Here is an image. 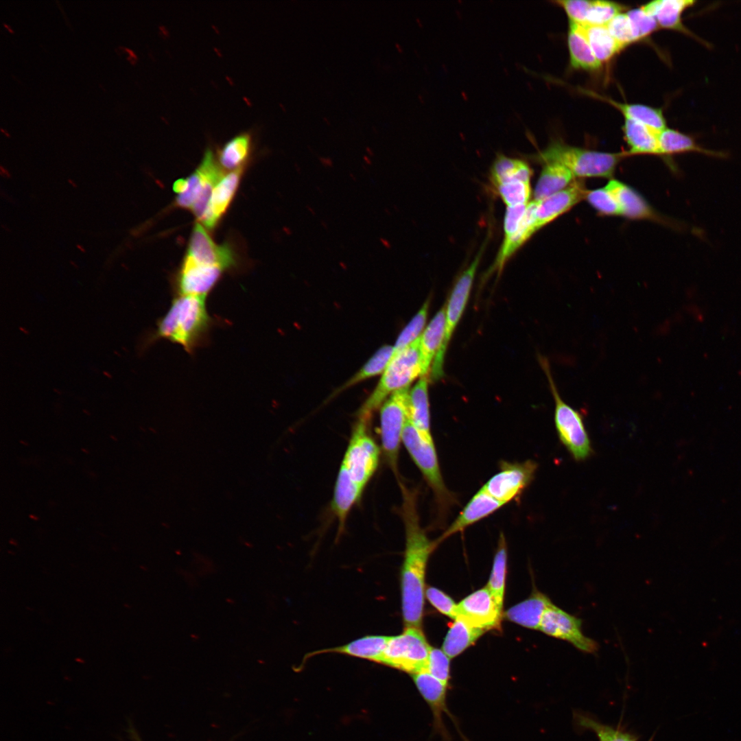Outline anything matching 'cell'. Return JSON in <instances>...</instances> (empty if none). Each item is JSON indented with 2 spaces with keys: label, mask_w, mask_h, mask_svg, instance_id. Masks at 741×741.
<instances>
[{
  "label": "cell",
  "mask_w": 741,
  "mask_h": 741,
  "mask_svg": "<svg viewBox=\"0 0 741 741\" xmlns=\"http://www.w3.org/2000/svg\"><path fill=\"white\" fill-rule=\"evenodd\" d=\"M484 632L458 615L446 635L442 650L450 659L454 658L475 642Z\"/></svg>",
  "instance_id": "1f68e13d"
},
{
  "label": "cell",
  "mask_w": 741,
  "mask_h": 741,
  "mask_svg": "<svg viewBox=\"0 0 741 741\" xmlns=\"http://www.w3.org/2000/svg\"><path fill=\"white\" fill-rule=\"evenodd\" d=\"M630 154H659L658 135L648 126L624 118L622 127Z\"/></svg>",
  "instance_id": "d6a6232c"
},
{
  "label": "cell",
  "mask_w": 741,
  "mask_h": 741,
  "mask_svg": "<svg viewBox=\"0 0 741 741\" xmlns=\"http://www.w3.org/2000/svg\"><path fill=\"white\" fill-rule=\"evenodd\" d=\"M430 301V300L428 298L401 331L393 346V354L401 351L421 336L420 335L426 323Z\"/></svg>",
  "instance_id": "ab89813d"
},
{
  "label": "cell",
  "mask_w": 741,
  "mask_h": 741,
  "mask_svg": "<svg viewBox=\"0 0 741 741\" xmlns=\"http://www.w3.org/2000/svg\"><path fill=\"white\" fill-rule=\"evenodd\" d=\"M394 353V347L385 345L378 349L368 362L350 379L343 384L335 393L337 395L364 379L384 372Z\"/></svg>",
  "instance_id": "74e56055"
},
{
  "label": "cell",
  "mask_w": 741,
  "mask_h": 741,
  "mask_svg": "<svg viewBox=\"0 0 741 741\" xmlns=\"http://www.w3.org/2000/svg\"><path fill=\"white\" fill-rule=\"evenodd\" d=\"M532 171L522 160L497 154L490 170V180L494 187L500 184L522 181L530 183Z\"/></svg>",
  "instance_id": "e575fe53"
},
{
  "label": "cell",
  "mask_w": 741,
  "mask_h": 741,
  "mask_svg": "<svg viewBox=\"0 0 741 741\" xmlns=\"http://www.w3.org/2000/svg\"><path fill=\"white\" fill-rule=\"evenodd\" d=\"M252 149L250 132H242L226 142L217 152V159L222 169L235 170L244 167Z\"/></svg>",
  "instance_id": "836d02e7"
},
{
  "label": "cell",
  "mask_w": 741,
  "mask_h": 741,
  "mask_svg": "<svg viewBox=\"0 0 741 741\" xmlns=\"http://www.w3.org/2000/svg\"><path fill=\"white\" fill-rule=\"evenodd\" d=\"M567 45L572 67L587 71L601 68L602 64L596 57L580 25L569 21Z\"/></svg>",
  "instance_id": "83f0119b"
},
{
  "label": "cell",
  "mask_w": 741,
  "mask_h": 741,
  "mask_svg": "<svg viewBox=\"0 0 741 741\" xmlns=\"http://www.w3.org/2000/svg\"><path fill=\"white\" fill-rule=\"evenodd\" d=\"M187 255L199 263L219 267L223 270L237 266L236 256L231 246L215 243L199 222L193 228Z\"/></svg>",
  "instance_id": "5bb4252c"
},
{
  "label": "cell",
  "mask_w": 741,
  "mask_h": 741,
  "mask_svg": "<svg viewBox=\"0 0 741 741\" xmlns=\"http://www.w3.org/2000/svg\"><path fill=\"white\" fill-rule=\"evenodd\" d=\"M0 169H1L0 174H1V175L2 176H4L5 178H10L11 177V175L9 173V172L6 169H5L3 166H1Z\"/></svg>",
  "instance_id": "db71d44e"
},
{
  "label": "cell",
  "mask_w": 741,
  "mask_h": 741,
  "mask_svg": "<svg viewBox=\"0 0 741 741\" xmlns=\"http://www.w3.org/2000/svg\"><path fill=\"white\" fill-rule=\"evenodd\" d=\"M72 181H73V180H69V183H71V185H73V186L74 187H76V185H75V184H74V183H73V182H72Z\"/></svg>",
  "instance_id": "6125c7cd"
},
{
  "label": "cell",
  "mask_w": 741,
  "mask_h": 741,
  "mask_svg": "<svg viewBox=\"0 0 741 741\" xmlns=\"http://www.w3.org/2000/svg\"><path fill=\"white\" fill-rule=\"evenodd\" d=\"M574 719L578 725L584 729L593 731L599 741H635L632 735L610 726L603 725L599 721L583 714H574Z\"/></svg>",
  "instance_id": "f35d334b"
},
{
  "label": "cell",
  "mask_w": 741,
  "mask_h": 741,
  "mask_svg": "<svg viewBox=\"0 0 741 741\" xmlns=\"http://www.w3.org/2000/svg\"><path fill=\"white\" fill-rule=\"evenodd\" d=\"M622 154L608 153L569 145L554 141L540 152L542 163L554 162L567 168L574 177H611L622 157Z\"/></svg>",
  "instance_id": "277c9868"
},
{
  "label": "cell",
  "mask_w": 741,
  "mask_h": 741,
  "mask_svg": "<svg viewBox=\"0 0 741 741\" xmlns=\"http://www.w3.org/2000/svg\"><path fill=\"white\" fill-rule=\"evenodd\" d=\"M10 543H11L12 544H13V545H16V541H14V540H13V539H11V540L10 541Z\"/></svg>",
  "instance_id": "be15d7a7"
},
{
  "label": "cell",
  "mask_w": 741,
  "mask_h": 741,
  "mask_svg": "<svg viewBox=\"0 0 741 741\" xmlns=\"http://www.w3.org/2000/svg\"><path fill=\"white\" fill-rule=\"evenodd\" d=\"M412 675L417 689L433 711L435 728L446 737L442 714L445 713L449 716L446 705L447 686L427 671H422Z\"/></svg>",
  "instance_id": "603a6c76"
},
{
  "label": "cell",
  "mask_w": 741,
  "mask_h": 741,
  "mask_svg": "<svg viewBox=\"0 0 741 741\" xmlns=\"http://www.w3.org/2000/svg\"><path fill=\"white\" fill-rule=\"evenodd\" d=\"M187 179L188 182L187 189L177 196L175 205L180 208L191 209L202 191L204 178L196 169Z\"/></svg>",
  "instance_id": "7dc6e473"
},
{
  "label": "cell",
  "mask_w": 741,
  "mask_h": 741,
  "mask_svg": "<svg viewBox=\"0 0 741 741\" xmlns=\"http://www.w3.org/2000/svg\"><path fill=\"white\" fill-rule=\"evenodd\" d=\"M613 37L624 48L636 42L626 12H620L607 25Z\"/></svg>",
  "instance_id": "bcb514c9"
},
{
  "label": "cell",
  "mask_w": 741,
  "mask_h": 741,
  "mask_svg": "<svg viewBox=\"0 0 741 741\" xmlns=\"http://www.w3.org/2000/svg\"><path fill=\"white\" fill-rule=\"evenodd\" d=\"M446 305L434 316L421 336V377H427L431 364L439 351L445 333Z\"/></svg>",
  "instance_id": "484cf974"
},
{
  "label": "cell",
  "mask_w": 741,
  "mask_h": 741,
  "mask_svg": "<svg viewBox=\"0 0 741 741\" xmlns=\"http://www.w3.org/2000/svg\"><path fill=\"white\" fill-rule=\"evenodd\" d=\"M496 191L507 207L528 204L532 196L530 183L513 181L500 184Z\"/></svg>",
  "instance_id": "60d3db41"
},
{
  "label": "cell",
  "mask_w": 741,
  "mask_h": 741,
  "mask_svg": "<svg viewBox=\"0 0 741 741\" xmlns=\"http://www.w3.org/2000/svg\"><path fill=\"white\" fill-rule=\"evenodd\" d=\"M619 110L624 118L638 121L659 134L667 128L666 120L661 108L641 104H628L614 101L611 98L589 93Z\"/></svg>",
  "instance_id": "f1b7e54d"
},
{
  "label": "cell",
  "mask_w": 741,
  "mask_h": 741,
  "mask_svg": "<svg viewBox=\"0 0 741 741\" xmlns=\"http://www.w3.org/2000/svg\"><path fill=\"white\" fill-rule=\"evenodd\" d=\"M29 517H30V518H31V519H34V520H38V519H39V518H38V517L37 516H36L35 515H30V516H29Z\"/></svg>",
  "instance_id": "680465c9"
},
{
  "label": "cell",
  "mask_w": 741,
  "mask_h": 741,
  "mask_svg": "<svg viewBox=\"0 0 741 741\" xmlns=\"http://www.w3.org/2000/svg\"><path fill=\"white\" fill-rule=\"evenodd\" d=\"M401 516L405 530V550L401 569V611L405 627L422 628L425 578L429 556L436 548L421 526L417 493L400 482Z\"/></svg>",
  "instance_id": "6da1fadb"
},
{
  "label": "cell",
  "mask_w": 741,
  "mask_h": 741,
  "mask_svg": "<svg viewBox=\"0 0 741 741\" xmlns=\"http://www.w3.org/2000/svg\"><path fill=\"white\" fill-rule=\"evenodd\" d=\"M482 250L462 272L451 290L445 310V333L430 370V379L437 381L444 375L443 365L446 351L452 334L464 312L479 265Z\"/></svg>",
  "instance_id": "9c48e42d"
},
{
  "label": "cell",
  "mask_w": 741,
  "mask_h": 741,
  "mask_svg": "<svg viewBox=\"0 0 741 741\" xmlns=\"http://www.w3.org/2000/svg\"><path fill=\"white\" fill-rule=\"evenodd\" d=\"M427 377H422L410 390L408 418L425 436L433 438L430 431V414Z\"/></svg>",
  "instance_id": "4dcf8cb0"
},
{
  "label": "cell",
  "mask_w": 741,
  "mask_h": 741,
  "mask_svg": "<svg viewBox=\"0 0 741 741\" xmlns=\"http://www.w3.org/2000/svg\"><path fill=\"white\" fill-rule=\"evenodd\" d=\"M556 3L565 12L569 21L584 25L590 7V0H563Z\"/></svg>",
  "instance_id": "681fc988"
},
{
  "label": "cell",
  "mask_w": 741,
  "mask_h": 741,
  "mask_svg": "<svg viewBox=\"0 0 741 741\" xmlns=\"http://www.w3.org/2000/svg\"><path fill=\"white\" fill-rule=\"evenodd\" d=\"M505 504L489 494L482 487L474 494L460 514L436 541V546L449 537L463 531L489 517Z\"/></svg>",
  "instance_id": "e0dca14e"
},
{
  "label": "cell",
  "mask_w": 741,
  "mask_h": 741,
  "mask_svg": "<svg viewBox=\"0 0 741 741\" xmlns=\"http://www.w3.org/2000/svg\"><path fill=\"white\" fill-rule=\"evenodd\" d=\"M323 119L325 120V123H326V124H327V125H329V124H330V121H329V120H328V119H327V118L324 117V118H323Z\"/></svg>",
  "instance_id": "94428289"
},
{
  "label": "cell",
  "mask_w": 741,
  "mask_h": 741,
  "mask_svg": "<svg viewBox=\"0 0 741 741\" xmlns=\"http://www.w3.org/2000/svg\"><path fill=\"white\" fill-rule=\"evenodd\" d=\"M421 336L401 351L393 354L372 394L361 407L358 415L372 416L389 395L409 387L421 376Z\"/></svg>",
  "instance_id": "5b68a950"
},
{
  "label": "cell",
  "mask_w": 741,
  "mask_h": 741,
  "mask_svg": "<svg viewBox=\"0 0 741 741\" xmlns=\"http://www.w3.org/2000/svg\"><path fill=\"white\" fill-rule=\"evenodd\" d=\"M362 491L363 489L351 478L347 469L341 464L332 502L333 510L339 522V532L344 528L348 514Z\"/></svg>",
  "instance_id": "cb8c5ba5"
},
{
  "label": "cell",
  "mask_w": 741,
  "mask_h": 741,
  "mask_svg": "<svg viewBox=\"0 0 741 741\" xmlns=\"http://www.w3.org/2000/svg\"><path fill=\"white\" fill-rule=\"evenodd\" d=\"M371 416L358 415L342 464L363 489L375 472L379 449L368 432Z\"/></svg>",
  "instance_id": "ba28073f"
},
{
  "label": "cell",
  "mask_w": 741,
  "mask_h": 741,
  "mask_svg": "<svg viewBox=\"0 0 741 741\" xmlns=\"http://www.w3.org/2000/svg\"><path fill=\"white\" fill-rule=\"evenodd\" d=\"M214 324L205 296L176 295L166 314L157 320L155 329L141 336L138 351L143 353L156 341L165 340L193 354L208 341Z\"/></svg>",
  "instance_id": "7a4b0ae2"
},
{
  "label": "cell",
  "mask_w": 741,
  "mask_h": 741,
  "mask_svg": "<svg viewBox=\"0 0 741 741\" xmlns=\"http://www.w3.org/2000/svg\"><path fill=\"white\" fill-rule=\"evenodd\" d=\"M537 201L533 200L527 206L521 224L515 234L506 241H503L494 263L486 276L493 272L500 274L506 263L537 231L534 228L535 211Z\"/></svg>",
  "instance_id": "7402d4cb"
},
{
  "label": "cell",
  "mask_w": 741,
  "mask_h": 741,
  "mask_svg": "<svg viewBox=\"0 0 741 741\" xmlns=\"http://www.w3.org/2000/svg\"><path fill=\"white\" fill-rule=\"evenodd\" d=\"M430 603L443 615L453 619L458 617V604L445 593L433 587L425 589Z\"/></svg>",
  "instance_id": "c3c4849f"
},
{
  "label": "cell",
  "mask_w": 741,
  "mask_h": 741,
  "mask_svg": "<svg viewBox=\"0 0 741 741\" xmlns=\"http://www.w3.org/2000/svg\"><path fill=\"white\" fill-rule=\"evenodd\" d=\"M222 268L196 262L187 255L175 281L176 295L207 297L220 279Z\"/></svg>",
  "instance_id": "4fadbf2b"
},
{
  "label": "cell",
  "mask_w": 741,
  "mask_h": 741,
  "mask_svg": "<svg viewBox=\"0 0 741 741\" xmlns=\"http://www.w3.org/2000/svg\"><path fill=\"white\" fill-rule=\"evenodd\" d=\"M631 22L635 41L646 38L659 29V26L652 16L646 13L641 7L626 12Z\"/></svg>",
  "instance_id": "ee69618b"
},
{
  "label": "cell",
  "mask_w": 741,
  "mask_h": 741,
  "mask_svg": "<svg viewBox=\"0 0 741 741\" xmlns=\"http://www.w3.org/2000/svg\"><path fill=\"white\" fill-rule=\"evenodd\" d=\"M659 154L672 155L687 152H697L708 156L725 158L728 153L707 149L697 143L690 134L677 130L666 128L658 135Z\"/></svg>",
  "instance_id": "d4e9b609"
},
{
  "label": "cell",
  "mask_w": 741,
  "mask_h": 741,
  "mask_svg": "<svg viewBox=\"0 0 741 741\" xmlns=\"http://www.w3.org/2000/svg\"><path fill=\"white\" fill-rule=\"evenodd\" d=\"M542 169L534 190V200H541L568 187L574 179L573 174L563 165L542 163Z\"/></svg>",
  "instance_id": "f546056e"
},
{
  "label": "cell",
  "mask_w": 741,
  "mask_h": 741,
  "mask_svg": "<svg viewBox=\"0 0 741 741\" xmlns=\"http://www.w3.org/2000/svg\"><path fill=\"white\" fill-rule=\"evenodd\" d=\"M366 152L368 153V156H374V153H373V152L372 151V150H371V148H369V147H366Z\"/></svg>",
  "instance_id": "9f6ffc18"
},
{
  "label": "cell",
  "mask_w": 741,
  "mask_h": 741,
  "mask_svg": "<svg viewBox=\"0 0 741 741\" xmlns=\"http://www.w3.org/2000/svg\"><path fill=\"white\" fill-rule=\"evenodd\" d=\"M539 630L584 653L596 654L599 649L598 643L583 633L582 620L553 603L544 612Z\"/></svg>",
  "instance_id": "7c38bea8"
},
{
  "label": "cell",
  "mask_w": 741,
  "mask_h": 741,
  "mask_svg": "<svg viewBox=\"0 0 741 741\" xmlns=\"http://www.w3.org/2000/svg\"><path fill=\"white\" fill-rule=\"evenodd\" d=\"M409 387L397 390L381 405V440L388 462L397 472L402 434L409 416Z\"/></svg>",
  "instance_id": "30bf717a"
},
{
  "label": "cell",
  "mask_w": 741,
  "mask_h": 741,
  "mask_svg": "<svg viewBox=\"0 0 741 741\" xmlns=\"http://www.w3.org/2000/svg\"><path fill=\"white\" fill-rule=\"evenodd\" d=\"M506 562L507 548L506 539L504 534L501 533L487 588L502 610L503 609L504 598Z\"/></svg>",
  "instance_id": "8d00e7d4"
},
{
  "label": "cell",
  "mask_w": 741,
  "mask_h": 741,
  "mask_svg": "<svg viewBox=\"0 0 741 741\" xmlns=\"http://www.w3.org/2000/svg\"><path fill=\"white\" fill-rule=\"evenodd\" d=\"M587 191L580 181H573L564 189L541 200H537L536 231L550 224L585 198Z\"/></svg>",
  "instance_id": "2e32d148"
},
{
  "label": "cell",
  "mask_w": 741,
  "mask_h": 741,
  "mask_svg": "<svg viewBox=\"0 0 741 741\" xmlns=\"http://www.w3.org/2000/svg\"><path fill=\"white\" fill-rule=\"evenodd\" d=\"M695 3L696 1L692 0H657L643 5L641 8L654 17L659 28L683 33L709 47L710 44L687 29L682 21L683 12Z\"/></svg>",
  "instance_id": "ac0fdd59"
},
{
  "label": "cell",
  "mask_w": 741,
  "mask_h": 741,
  "mask_svg": "<svg viewBox=\"0 0 741 741\" xmlns=\"http://www.w3.org/2000/svg\"><path fill=\"white\" fill-rule=\"evenodd\" d=\"M380 243L388 250L391 248V244L389 240L384 237H379Z\"/></svg>",
  "instance_id": "f5cc1de1"
},
{
  "label": "cell",
  "mask_w": 741,
  "mask_h": 741,
  "mask_svg": "<svg viewBox=\"0 0 741 741\" xmlns=\"http://www.w3.org/2000/svg\"><path fill=\"white\" fill-rule=\"evenodd\" d=\"M306 207H307V210H308V211H309V212H310V213H311L312 215H315V213H315V211L314 210V209H313L312 207H310V206H309V205H307V206Z\"/></svg>",
  "instance_id": "6f0895ef"
},
{
  "label": "cell",
  "mask_w": 741,
  "mask_h": 741,
  "mask_svg": "<svg viewBox=\"0 0 741 741\" xmlns=\"http://www.w3.org/2000/svg\"><path fill=\"white\" fill-rule=\"evenodd\" d=\"M552 604L546 595L536 591L528 599L508 609L505 615L511 622L537 630L544 612Z\"/></svg>",
  "instance_id": "4316f807"
},
{
  "label": "cell",
  "mask_w": 741,
  "mask_h": 741,
  "mask_svg": "<svg viewBox=\"0 0 741 741\" xmlns=\"http://www.w3.org/2000/svg\"><path fill=\"white\" fill-rule=\"evenodd\" d=\"M350 176H351V178H352L353 179V180H356V179H355V178H354V176H353L354 175H353V174H350Z\"/></svg>",
  "instance_id": "e7e4bbea"
},
{
  "label": "cell",
  "mask_w": 741,
  "mask_h": 741,
  "mask_svg": "<svg viewBox=\"0 0 741 741\" xmlns=\"http://www.w3.org/2000/svg\"><path fill=\"white\" fill-rule=\"evenodd\" d=\"M363 160L366 163V165H370L372 164V161H371V159L370 158V157L368 156L364 155L363 156Z\"/></svg>",
  "instance_id": "11a10c76"
},
{
  "label": "cell",
  "mask_w": 741,
  "mask_h": 741,
  "mask_svg": "<svg viewBox=\"0 0 741 741\" xmlns=\"http://www.w3.org/2000/svg\"><path fill=\"white\" fill-rule=\"evenodd\" d=\"M450 658L440 649L431 647L427 665V671L446 686L449 681Z\"/></svg>",
  "instance_id": "f6af8a7d"
},
{
  "label": "cell",
  "mask_w": 741,
  "mask_h": 741,
  "mask_svg": "<svg viewBox=\"0 0 741 741\" xmlns=\"http://www.w3.org/2000/svg\"><path fill=\"white\" fill-rule=\"evenodd\" d=\"M20 442H21V443L25 444V445H27V443H25L24 441H23V440H21Z\"/></svg>",
  "instance_id": "03108f58"
},
{
  "label": "cell",
  "mask_w": 741,
  "mask_h": 741,
  "mask_svg": "<svg viewBox=\"0 0 741 741\" xmlns=\"http://www.w3.org/2000/svg\"><path fill=\"white\" fill-rule=\"evenodd\" d=\"M390 636L366 635L340 646L307 653L304 659L323 653H338L379 663Z\"/></svg>",
  "instance_id": "44dd1931"
},
{
  "label": "cell",
  "mask_w": 741,
  "mask_h": 741,
  "mask_svg": "<svg viewBox=\"0 0 741 741\" xmlns=\"http://www.w3.org/2000/svg\"><path fill=\"white\" fill-rule=\"evenodd\" d=\"M244 167L224 175L215 186L209 210L202 223L213 228L228 208L238 188Z\"/></svg>",
  "instance_id": "ffe728a7"
},
{
  "label": "cell",
  "mask_w": 741,
  "mask_h": 741,
  "mask_svg": "<svg viewBox=\"0 0 741 741\" xmlns=\"http://www.w3.org/2000/svg\"><path fill=\"white\" fill-rule=\"evenodd\" d=\"M319 161L321 163V164L325 167H333V161L329 157H319Z\"/></svg>",
  "instance_id": "816d5d0a"
},
{
  "label": "cell",
  "mask_w": 741,
  "mask_h": 741,
  "mask_svg": "<svg viewBox=\"0 0 741 741\" xmlns=\"http://www.w3.org/2000/svg\"><path fill=\"white\" fill-rule=\"evenodd\" d=\"M624 5L608 1H591L585 23L589 25H607L617 14L622 12Z\"/></svg>",
  "instance_id": "b9f144b4"
},
{
  "label": "cell",
  "mask_w": 741,
  "mask_h": 741,
  "mask_svg": "<svg viewBox=\"0 0 741 741\" xmlns=\"http://www.w3.org/2000/svg\"><path fill=\"white\" fill-rule=\"evenodd\" d=\"M649 741H651V740H649Z\"/></svg>",
  "instance_id": "003e7915"
},
{
  "label": "cell",
  "mask_w": 741,
  "mask_h": 741,
  "mask_svg": "<svg viewBox=\"0 0 741 741\" xmlns=\"http://www.w3.org/2000/svg\"><path fill=\"white\" fill-rule=\"evenodd\" d=\"M77 246L81 251H82L83 252H85V250L84 249V248L82 246H81L80 245H78Z\"/></svg>",
  "instance_id": "91938a15"
},
{
  "label": "cell",
  "mask_w": 741,
  "mask_h": 741,
  "mask_svg": "<svg viewBox=\"0 0 741 741\" xmlns=\"http://www.w3.org/2000/svg\"><path fill=\"white\" fill-rule=\"evenodd\" d=\"M579 25L596 57L602 64L609 61L624 49L611 34L607 25Z\"/></svg>",
  "instance_id": "d590c367"
},
{
  "label": "cell",
  "mask_w": 741,
  "mask_h": 741,
  "mask_svg": "<svg viewBox=\"0 0 741 741\" xmlns=\"http://www.w3.org/2000/svg\"><path fill=\"white\" fill-rule=\"evenodd\" d=\"M401 441L432 491L439 513L445 515L457 500L443 480L433 438L422 434L408 418Z\"/></svg>",
  "instance_id": "3957f363"
},
{
  "label": "cell",
  "mask_w": 741,
  "mask_h": 741,
  "mask_svg": "<svg viewBox=\"0 0 741 741\" xmlns=\"http://www.w3.org/2000/svg\"><path fill=\"white\" fill-rule=\"evenodd\" d=\"M499 470L482 488L491 496L506 504L519 499L532 482L538 468L532 460L523 462H499Z\"/></svg>",
  "instance_id": "8fae6325"
},
{
  "label": "cell",
  "mask_w": 741,
  "mask_h": 741,
  "mask_svg": "<svg viewBox=\"0 0 741 741\" xmlns=\"http://www.w3.org/2000/svg\"><path fill=\"white\" fill-rule=\"evenodd\" d=\"M615 198L621 215L635 220L663 221L636 191L617 180H611L604 187Z\"/></svg>",
  "instance_id": "d6986e66"
},
{
  "label": "cell",
  "mask_w": 741,
  "mask_h": 741,
  "mask_svg": "<svg viewBox=\"0 0 741 741\" xmlns=\"http://www.w3.org/2000/svg\"><path fill=\"white\" fill-rule=\"evenodd\" d=\"M539 359L554 400V423L558 438L575 460H585L593 454V451L583 416L562 399L548 360L542 356H539Z\"/></svg>",
  "instance_id": "8992f818"
},
{
  "label": "cell",
  "mask_w": 741,
  "mask_h": 741,
  "mask_svg": "<svg viewBox=\"0 0 741 741\" xmlns=\"http://www.w3.org/2000/svg\"><path fill=\"white\" fill-rule=\"evenodd\" d=\"M585 198L600 213L608 215H621V210L616 200L604 187L587 191Z\"/></svg>",
  "instance_id": "7bdbcfd3"
},
{
  "label": "cell",
  "mask_w": 741,
  "mask_h": 741,
  "mask_svg": "<svg viewBox=\"0 0 741 741\" xmlns=\"http://www.w3.org/2000/svg\"><path fill=\"white\" fill-rule=\"evenodd\" d=\"M188 182L187 179L181 178L174 182L173 185V189L178 194L183 193L187 187Z\"/></svg>",
  "instance_id": "f907efd6"
},
{
  "label": "cell",
  "mask_w": 741,
  "mask_h": 741,
  "mask_svg": "<svg viewBox=\"0 0 741 741\" xmlns=\"http://www.w3.org/2000/svg\"><path fill=\"white\" fill-rule=\"evenodd\" d=\"M430 649L422 628L406 626L401 634L390 636L380 663L411 674L427 671Z\"/></svg>",
  "instance_id": "52a82bcc"
},
{
  "label": "cell",
  "mask_w": 741,
  "mask_h": 741,
  "mask_svg": "<svg viewBox=\"0 0 741 741\" xmlns=\"http://www.w3.org/2000/svg\"><path fill=\"white\" fill-rule=\"evenodd\" d=\"M487 631L500 626L502 610L485 587L465 597L458 604V616Z\"/></svg>",
  "instance_id": "9a60e30c"
}]
</instances>
